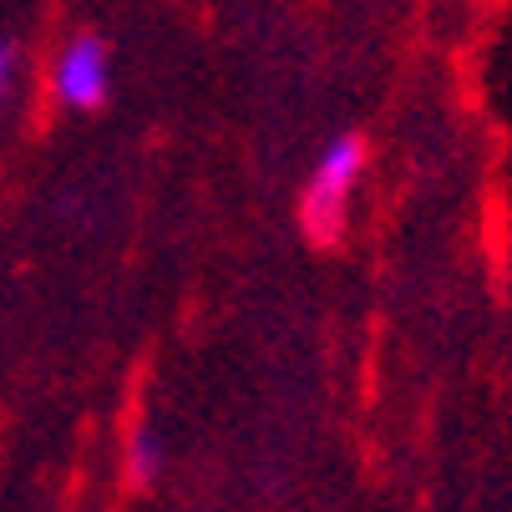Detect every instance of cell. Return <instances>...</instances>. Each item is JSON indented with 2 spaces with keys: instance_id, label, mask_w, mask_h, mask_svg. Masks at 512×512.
I'll return each instance as SVG.
<instances>
[{
  "instance_id": "cell-2",
  "label": "cell",
  "mask_w": 512,
  "mask_h": 512,
  "mask_svg": "<svg viewBox=\"0 0 512 512\" xmlns=\"http://www.w3.org/2000/svg\"><path fill=\"white\" fill-rule=\"evenodd\" d=\"M107 87H112V61H107V46L97 36H71L61 51H56V66H51V92L61 107H77V112H92L107 102Z\"/></svg>"
},
{
  "instance_id": "cell-3",
  "label": "cell",
  "mask_w": 512,
  "mask_h": 512,
  "mask_svg": "<svg viewBox=\"0 0 512 512\" xmlns=\"http://www.w3.org/2000/svg\"><path fill=\"white\" fill-rule=\"evenodd\" d=\"M158 467H163V442L148 426H137L132 442H127V477L137 487H148V482H158Z\"/></svg>"
},
{
  "instance_id": "cell-4",
  "label": "cell",
  "mask_w": 512,
  "mask_h": 512,
  "mask_svg": "<svg viewBox=\"0 0 512 512\" xmlns=\"http://www.w3.org/2000/svg\"><path fill=\"white\" fill-rule=\"evenodd\" d=\"M16 71H21V46L16 41H0V107H6V97L16 87Z\"/></svg>"
},
{
  "instance_id": "cell-1",
  "label": "cell",
  "mask_w": 512,
  "mask_h": 512,
  "mask_svg": "<svg viewBox=\"0 0 512 512\" xmlns=\"http://www.w3.org/2000/svg\"><path fill=\"white\" fill-rule=\"evenodd\" d=\"M365 168V142L355 132H340L330 148L320 153L315 173H310V188L300 198V224H305V239L310 244H335L340 229H345V203H350V188Z\"/></svg>"
}]
</instances>
